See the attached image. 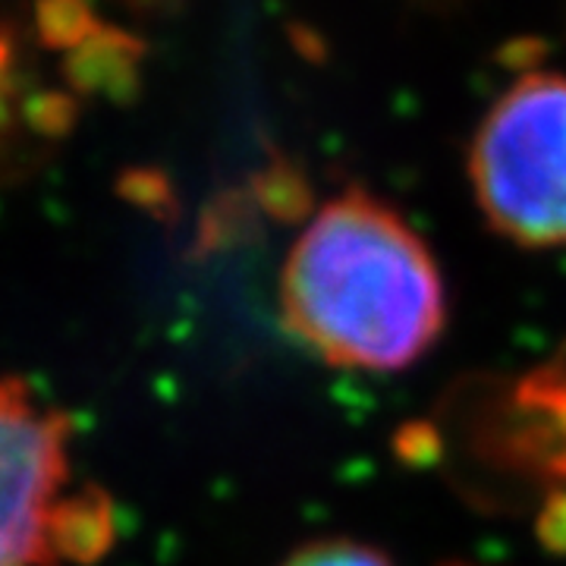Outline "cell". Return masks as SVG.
Wrapping results in <instances>:
<instances>
[{
	"label": "cell",
	"instance_id": "1",
	"mask_svg": "<svg viewBox=\"0 0 566 566\" xmlns=\"http://www.w3.org/2000/svg\"><path fill=\"white\" fill-rule=\"evenodd\" d=\"M286 331L324 363L397 371L434 346L447 293L431 249L365 189H346L300 233L283 264Z\"/></svg>",
	"mask_w": 566,
	"mask_h": 566
},
{
	"label": "cell",
	"instance_id": "2",
	"mask_svg": "<svg viewBox=\"0 0 566 566\" xmlns=\"http://www.w3.org/2000/svg\"><path fill=\"white\" fill-rule=\"evenodd\" d=\"M469 180L501 237L566 245V76L528 73L506 88L472 139Z\"/></svg>",
	"mask_w": 566,
	"mask_h": 566
},
{
	"label": "cell",
	"instance_id": "3",
	"mask_svg": "<svg viewBox=\"0 0 566 566\" xmlns=\"http://www.w3.org/2000/svg\"><path fill=\"white\" fill-rule=\"evenodd\" d=\"M70 422L20 378H0V566H54Z\"/></svg>",
	"mask_w": 566,
	"mask_h": 566
},
{
	"label": "cell",
	"instance_id": "4",
	"mask_svg": "<svg viewBox=\"0 0 566 566\" xmlns=\"http://www.w3.org/2000/svg\"><path fill=\"white\" fill-rule=\"evenodd\" d=\"M479 447L491 463L566 494V349L520 375L488 406Z\"/></svg>",
	"mask_w": 566,
	"mask_h": 566
},
{
	"label": "cell",
	"instance_id": "5",
	"mask_svg": "<svg viewBox=\"0 0 566 566\" xmlns=\"http://www.w3.org/2000/svg\"><path fill=\"white\" fill-rule=\"evenodd\" d=\"M148 44L120 25L102 22V29L70 51L61 63L66 85L82 98L111 104H133L142 92V63Z\"/></svg>",
	"mask_w": 566,
	"mask_h": 566
},
{
	"label": "cell",
	"instance_id": "6",
	"mask_svg": "<svg viewBox=\"0 0 566 566\" xmlns=\"http://www.w3.org/2000/svg\"><path fill=\"white\" fill-rule=\"evenodd\" d=\"M114 545V504L98 488H82L66 497L57 520V557L92 564Z\"/></svg>",
	"mask_w": 566,
	"mask_h": 566
},
{
	"label": "cell",
	"instance_id": "7",
	"mask_svg": "<svg viewBox=\"0 0 566 566\" xmlns=\"http://www.w3.org/2000/svg\"><path fill=\"white\" fill-rule=\"evenodd\" d=\"M102 29L92 0H35V32L44 51H76Z\"/></svg>",
	"mask_w": 566,
	"mask_h": 566
},
{
	"label": "cell",
	"instance_id": "8",
	"mask_svg": "<svg viewBox=\"0 0 566 566\" xmlns=\"http://www.w3.org/2000/svg\"><path fill=\"white\" fill-rule=\"evenodd\" d=\"M281 566H394L378 547L353 538H322L296 547Z\"/></svg>",
	"mask_w": 566,
	"mask_h": 566
},
{
	"label": "cell",
	"instance_id": "9",
	"mask_svg": "<svg viewBox=\"0 0 566 566\" xmlns=\"http://www.w3.org/2000/svg\"><path fill=\"white\" fill-rule=\"evenodd\" d=\"M22 120L44 139H63L66 133H73V126L80 120V104L70 92L44 88L22 104Z\"/></svg>",
	"mask_w": 566,
	"mask_h": 566
},
{
	"label": "cell",
	"instance_id": "10",
	"mask_svg": "<svg viewBox=\"0 0 566 566\" xmlns=\"http://www.w3.org/2000/svg\"><path fill=\"white\" fill-rule=\"evenodd\" d=\"M259 189H262L264 205H271L274 211H290V208H296L308 199L303 177L283 161H274L264 170L259 177Z\"/></svg>",
	"mask_w": 566,
	"mask_h": 566
},
{
	"label": "cell",
	"instance_id": "11",
	"mask_svg": "<svg viewBox=\"0 0 566 566\" xmlns=\"http://www.w3.org/2000/svg\"><path fill=\"white\" fill-rule=\"evenodd\" d=\"M547 41L532 39V35H520V39H510L504 48H497V63H504L506 70L513 73H538L535 66L545 61Z\"/></svg>",
	"mask_w": 566,
	"mask_h": 566
},
{
	"label": "cell",
	"instance_id": "12",
	"mask_svg": "<svg viewBox=\"0 0 566 566\" xmlns=\"http://www.w3.org/2000/svg\"><path fill=\"white\" fill-rule=\"evenodd\" d=\"M133 13H145V17H161L167 10L177 7V0H123Z\"/></svg>",
	"mask_w": 566,
	"mask_h": 566
},
{
	"label": "cell",
	"instance_id": "13",
	"mask_svg": "<svg viewBox=\"0 0 566 566\" xmlns=\"http://www.w3.org/2000/svg\"><path fill=\"white\" fill-rule=\"evenodd\" d=\"M10 63H13V51H10V44H7V39L0 35V92L7 88V76H10Z\"/></svg>",
	"mask_w": 566,
	"mask_h": 566
},
{
	"label": "cell",
	"instance_id": "14",
	"mask_svg": "<svg viewBox=\"0 0 566 566\" xmlns=\"http://www.w3.org/2000/svg\"><path fill=\"white\" fill-rule=\"evenodd\" d=\"M444 566H472V564H444Z\"/></svg>",
	"mask_w": 566,
	"mask_h": 566
}]
</instances>
